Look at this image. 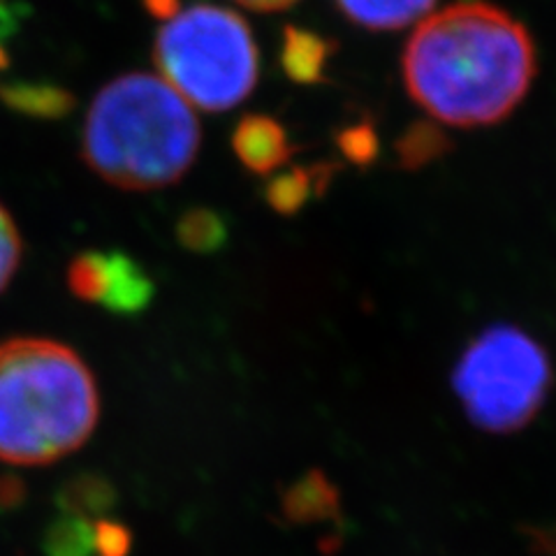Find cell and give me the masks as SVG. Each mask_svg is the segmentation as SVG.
Here are the masks:
<instances>
[{"instance_id":"6da1fadb","label":"cell","mask_w":556,"mask_h":556,"mask_svg":"<svg viewBox=\"0 0 556 556\" xmlns=\"http://www.w3.org/2000/svg\"><path fill=\"white\" fill-rule=\"evenodd\" d=\"M535 70L527 26L490 3H457L425 16L402 56L410 98L455 128L508 118L531 91Z\"/></svg>"},{"instance_id":"7a4b0ae2","label":"cell","mask_w":556,"mask_h":556,"mask_svg":"<svg viewBox=\"0 0 556 556\" xmlns=\"http://www.w3.org/2000/svg\"><path fill=\"white\" fill-rule=\"evenodd\" d=\"M200 124L172 86L132 73L104 86L84 124L81 151L104 181L155 190L179 181L200 151Z\"/></svg>"},{"instance_id":"3957f363","label":"cell","mask_w":556,"mask_h":556,"mask_svg":"<svg viewBox=\"0 0 556 556\" xmlns=\"http://www.w3.org/2000/svg\"><path fill=\"white\" fill-rule=\"evenodd\" d=\"M89 367L67 345L14 339L0 345V459L42 466L79 450L98 422Z\"/></svg>"},{"instance_id":"277c9868","label":"cell","mask_w":556,"mask_h":556,"mask_svg":"<svg viewBox=\"0 0 556 556\" xmlns=\"http://www.w3.org/2000/svg\"><path fill=\"white\" fill-rule=\"evenodd\" d=\"M153 61L188 104L225 112L257 84V47L249 24L228 8L193 5L159 30Z\"/></svg>"},{"instance_id":"5b68a950","label":"cell","mask_w":556,"mask_h":556,"mask_svg":"<svg viewBox=\"0 0 556 556\" xmlns=\"http://www.w3.org/2000/svg\"><path fill=\"white\" fill-rule=\"evenodd\" d=\"M554 374L545 348L515 325L486 327L462 353L452 388L478 429L515 433L541 413Z\"/></svg>"},{"instance_id":"8992f818","label":"cell","mask_w":556,"mask_h":556,"mask_svg":"<svg viewBox=\"0 0 556 556\" xmlns=\"http://www.w3.org/2000/svg\"><path fill=\"white\" fill-rule=\"evenodd\" d=\"M70 288L81 300L121 313L142 311L153 294L149 276L121 253H86L70 267Z\"/></svg>"},{"instance_id":"52a82bcc","label":"cell","mask_w":556,"mask_h":556,"mask_svg":"<svg viewBox=\"0 0 556 556\" xmlns=\"http://www.w3.org/2000/svg\"><path fill=\"white\" fill-rule=\"evenodd\" d=\"M232 149L239 163L260 177L283 167L294 151L286 128L265 114H251L239 121L232 135Z\"/></svg>"},{"instance_id":"ba28073f","label":"cell","mask_w":556,"mask_h":556,"mask_svg":"<svg viewBox=\"0 0 556 556\" xmlns=\"http://www.w3.org/2000/svg\"><path fill=\"white\" fill-rule=\"evenodd\" d=\"M334 54V45L304 28L288 26L281 47L283 73L298 84H320L327 75V63Z\"/></svg>"},{"instance_id":"9c48e42d","label":"cell","mask_w":556,"mask_h":556,"mask_svg":"<svg viewBox=\"0 0 556 556\" xmlns=\"http://www.w3.org/2000/svg\"><path fill=\"white\" fill-rule=\"evenodd\" d=\"M437 0H337L348 22L369 30H396L427 16Z\"/></svg>"},{"instance_id":"30bf717a","label":"cell","mask_w":556,"mask_h":556,"mask_svg":"<svg viewBox=\"0 0 556 556\" xmlns=\"http://www.w3.org/2000/svg\"><path fill=\"white\" fill-rule=\"evenodd\" d=\"M337 165H316V167H292L286 174H278L265 186V200L274 212L292 216L313 198L320 195L332 181Z\"/></svg>"},{"instance_id":"8fae6325","label":"cell","mask_w":556,"mask_h":556,"mask_svg":"<svg viewBox=\"0 0 556 556\" xmlns=\"http://www.w3.org/2000/svg\"><path fill=\"white\" fill-rule=\"evenodd\" d=\"M339 506L334 484L320 471H311L294 482L286 498L283 510L292 521H313L327 515H334Z\"/></svg>"},{"instance_id":"7c38bea8","label":"cell","mask_w":556,"mask_h":556,"mask_svg":"<svg viewBox=\"0 0 556 556\" xmlns=\"http://www.w3.org/2000/svg\"><path fill=\"white\" fill-rule=\"evenodd\" d=\"M450 149V135L441 126L431 124V121H415L394 144L396 161L404 169H422L433 161L443 159Z\"/></svg>"},{"instance_id":"4fadbf2b","label":"cell","mask_w":556,"mask_h":556,"mask_svg":"<svg viewBox=\"0 0 556 556\" xmlns=\"http://www.w3.org/2000/svg\"><path fill=\"white\" fill-rule=\"evenodd\" d=\"M179 239L186 249L198 253H214L218 251L225 239H228V228L223 218L208 208H193L179 223Z\"/></svg>"},{"instance_id":"5bb4252c","label":"cell","mask_w":556,"mask_h":556,"mask_svg":"<svg viewBox=\"0 0 556 556\" xmlns=\"http://www.w3.org/2000/svg\"><path fill=\"white\" fill-rule=\"evenodd\" d=\"M337 144L345 159L359 167L371 165L378 159V151H380L378 135L369 121H362V124L341 130L337 137Z\"/></svg>"},{"instance_id":"9a60e30c","label":"cell","mask_w":556,"mask_h":556,"mask_svg":"<svg viewBox=\"0 0 556 556\" xmlns=\"http://www.w3.org/2000/svg\"><path fill=\"white\" fill-rule=\"evenodd\" d=\"M22 257V241L16 235L14 223L10 214L0 206V290H5L10 278L14 276L16 267H20Z\"/></svg>"},{"instance_id":"2e32d148","label":"cell","mask_w":556,"mask_h":556,"mask_svg":"<svg viewBox=\"0 0 556 556\" xmlns=\"http://www.w3.org/2000/svg\"><path fill=\"white\" fill-rule=\"evenodd\" d=\"M147 12L155 20H165L169 22L172 16L179 14V0H142Z\"/></svg>"},{"instance_id":"e0dca14e","label":"cell","mask_w":556,"mask_h":556,"mask_svg":"<svg viewBox=\"0 0 556 556\" xmlns=\"http://www.w3.org/2000/svg\"><path fill=\"white\" fill-rule=\"evenodd\" d=\"M237 3L255 12H281L300 3V0H237Z\"/></svg>"},{"instance_id":"ac0fdd59","label":"cell","mask_w":556,"mask_h":556,"mask_svg":"<svg viewBox=\"0 0 556 556\" xmlns=\"http://www.w3.org/2000/svg\"><path fill=\"white\" fill-rule=\"evenodd\" d=\"M8 65V56H5V51L0 49V67H5Z\"/></svg>"}]
</instances>
